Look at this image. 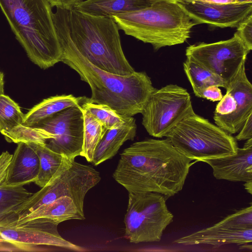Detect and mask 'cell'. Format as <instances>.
I'll return each instance as SVG.
<instances>
[{
    "instance_id": "cell-1",
    "label": "cell",
    "mask_w": 252,
    "mask_h": 252,
    "mask_svg": "<svg viewBox=\"0 0 252 252\" xmlns=\"http://www.w3.org/2000/svg\"><path fill=\"white\" fill-rule=\"evenodd\" d=\"M53 21L62 49L61 62L74 70L90 86L92 103L106 105L118 114L132 117L141 113L155 91L145 72L120 75L102 70L91 63L72 41L67 21V10L56 8Z\"/></svg>"
},
{
    "instance_id": "cell-2",
    "label": "cell",
    "mask_w": 252,
    "mask_h": 252,
    "mask_svg": "<svg viewBox=\"0 0 252 252\" xmlns=\"http://www.w3.org/2000/svg\"><path fill=\"white\" fill-rule=\"evenodd\" d=\"M192 160L167 138L148 139L122 152L113 177L128 192H156L169 197L182 189Z\"/></svg>"
},
{
    "instance_id": "cell-3",
    "label": "cell",
    "mask_w": 252,
    "mask_h": 252,
    "mask_svg": "<svg viewBox=\"0 0 252 252\" xmlns=\"http://www.w3.org/2000/svg\"><path fill=\"white\" fill-rule=\"evenodd\" d=\"M0 8L32 62L44 69L61 62L62 49L47 0H0Z\"/></svg>"
},
{
    "instance_id": "cell-4",
    "label": "cell",
    "mask_w": 252,
    "mask_h": 252,
    "mask_svg": "<svg viewBox=\"0 0 252 252\" xmlns=\"http://www.w3.org/2000/svg\"><path fill=\"white\" fill-rule=\"evenodd\" d=\"M70 38L77 50L96 67L126 75L135 71L122 47L119 29L110 17H99L74 9L67 10Z\"/></svg>"
},
{
    "instance_id": "cell-5",
    "label": "cell",
    "mask_w": 252,
    "mask_h": 252,
    "mask_svg": "<svg viewBox=\"0 0 252 252\" xmlns=\"http://www.w3.org/2000/svg\"><path fill=\"white\" fill-rule=\"evenodd\" d=\"M110 17L126 34L151 44L155 50L184 43L197 25L176 0H158L145 8Z\"/></svg>"
},
{
    "instance_id": "cell-6",
    "label": "cell",
    "mask_w": 252,
    "mask_h": 252,
    "mask_svg": "<svg viewBox=\"0 0 252 252\" xmlns=\"http://www.w3.org/2000/svg\"><path fill=\"white\" fill-rule=\"evenodd\" d=\"M165 137L180 153L197 161L232 155L239 148L231 134L194 111L179 123Z\"/></svg>"
},
{
    "instance_id": "cell-7",
    "label": "cell",
    "mask_w": 252,
    "mask_h": 252,
    "mask_svg": "<svg viewBox=\"0 0 252 252\" xmlns=\"http://www.w3.org/2000/svg\"><path fill=\"white\" fill-rule=\"evenodd\" d=\"M166 197L156 192H128L125 238L130 243L157 242L173 220Z\"/></svg>"
},
{
    "instance_id": "cell-8",
    "label": "cell",
    "mask_w": 252,
    "mask_h": 252,
    "mask_svg": "<svg viewBox=\"0 0 252 252\" xmlns=\"http://www.w3.org/2000/svg\"><path fill=\"white\" fill-rule=\"evenodd\" d=\"M101 180L100 173L92 166L75 160L71 166L51 184L46 186L27 199L15 210L18 218L32 212L39 206L57 199L71 198L83 214L84 201L87 192Z\"/></svg>"
},
{
    "instance_id": "cell-9",
    "label": "cell",
    "mask_w": 252,
    "mask_h": 252,
    "mask_svg": "<svg viewBox=\"0 0 252 252\" xmlns=\"http://www.w3.org/2000/svg\"><path fill=\"white\" fill-rule=\"evenodd\" d=\"M193 111L187 90L168 84L152 93L141 113L142 124L150 135L162 138Z\"/></svg>"
},
{
    "instance_id": "cell-10",
    "label": "cell",
    "mask_w": 252,
    "mask_h": 252,
    "mask_svg": "<svg viewBox=\"0 0 252 252\" xmlns=\"http://www.w3.org/2000/svg\"><path fill=\"white\" fill-rule=\"evenodd\" d=\"M58 225L46 218L23 221L18 220L14 213L0 218V234L14 243L22 252L44 251L40 246H53L75 251L85 250L63 238L58 230Z\"/></svg>"
},
{
    "instance_id": "cell-11",
    "label": "cell",
    "mask_w": 252,
    "mask_h": 252,
    "mask_svg": "<svg viewBox=\"0 0 252 252\" xmlns=\"http://www.w3.org/2000/svg\"><path fill=\"white\" fill-rule=\"evenodd\" d=\"M250 52L235 32L233 37L225 40L191 45L186 48V56L220 76L227 86Z\"/></svg>"
},
{
    "instance_id": "cell-12",
    "label": "cell",
    "mask_w": 252,
    "mask_h": 252,
    "mask_svg": "<svg viewBox=\"0 0 252 252\" xmlns=\"http://www.w3.org/2000/svg\"><path fill=\"white\" fill-rule=\"evenodd\" d=\"M52 134L46 146L52 151L75 159L81 156L83 145L84 115L80 105L63 109L33 126Z\"/></svg>"
},
{
    "instance_id": "cell-13",
    "label": "cell",
    "mask_w": 252,
    "mask_h": 252,
    "mask_svg": "<svg viewBox=\"0 0 252 252\" xmlns=\"http://www.w3.org/2000/svg\"><path fill=\"white\" fill-rule=\"evenodd\" d=\"M176 0L197 25L237 28L252 13V3L220 4Z\"/></svg>"
},
{
    "instance_id": "cell-14",
    "label": "cell",
    "mask_w": 252,
    "mask_h": 252,
    "mask_svg": "<svg viewBox=\"0 0 252 252\" xmlns=\"http://www.w3.org/2000/svg\"><path fill=\"white\" fill-rule=\"evenodd\" d=\"M245 62L225 89L236 101L235 110L225 115L214 113L213 117L216 125L231 135L240 131L252 113V85L246 73Z\"/></svg>"
},
{
    "instance_id": "cell-15",
    "label": "cell",
    "mask_w": 252,
    "mask_h": 252,
    "mask_svg": "<svg viewBox=\"0 0 252 252\" xmlns=\"http://www.w3.org/2000/svg\"><path fill=\"white\" fill-rule=\"evenodd\" d=\"M199 161L212 167L217 179L244 182L252 180V138L247 140L243 147L238 148L234 155Z\"/></svg>"
},
{
    "instance_id": "cell-16",
    "label": "cell",
    "mask_w": 252,
    "mask_h": 252,
    "mask_svg": "<svg viewBox=\"0 0 252 252\" xmlns=\"http://www.w3.org/2000/svg\"><path fill=\"white\" fill-rule=\"evenodd\" d=\"M18 144L4 180L8 186H24L33 183L39 171V158L34 149L28 143Z\"/></svg>"
},
{
    "instance_id": "cell-17",
    "label": "cell",
    "mask_w": 252,
    "mask_h": 252,
    "mask_svg": "<svg viewBox=\"0 0 252 252\" xmlns=\"http://www.w3.org/2000/svg\"><path fill=\"white\" fill-rule=\"evenodd\" d=\"M252 241V228L234 230L213 225L179 238L174 242L186 246L205 244L217 247L230 244L242 245Z\"/></svg>"
},
{
    "instance_id": "cell-18",
    "label": "cell",
    "mask_w": 252,
    "mask_h": 252,
    "mask_svg": "<svg viewBox=\"0 0 252 252\" xmlns=\"http://www.w3.org/2000/svg\"><path fill=\"white\" fill-rule=\"evenodd\" d=\"M28 144L34 149L39 158V171L33 183L40 188L51 184L69 168L75 160L52 151L46 144Z\"/></svg>"
},
{
    "instance_id": "cell-19",
    "label": "cell",
    "mask_w": 252,
    "mask_h": 252,
    "mask_svg": "<svg viewBox=\"0 0 252 252\" xmlns=\"http://www.w3.org/2000/svg\"><path fill=\"white\" fill-rule=\"evenodd\" d=\"M136 128L135 119L127 117L125 123L108 129L95 148L92 163L98 165L114 157L126 141L134 139Z\"/></svg>"
},
{
    "instance_id": "cell-20",
    "label": "cell",
    "mask_w": 252,
    "mask_h": 252,
    "mask_svg": "<svg viewBox=\"0 0 252 252\" xmlns=\"http://www.w3.org/2000/svg\"><path fill=\"white\" fill-rule=\"evenodd\" d=\"M158 0H83L73 9L99 17L133 11L145 8Z\"/></svg>"
},
{
    "instance_id": "cell-21",
    "label": "cell",
    "mask_w": 252,
    "mask_h": 252,
    "mask_svg": "<svg viewBox=\"0 0 252 252\" xmlns=\"http://www.w3.org/2000/svg\"><path fill=\"white\" fill-rule=\"evenodd\" d=\"M38 218L49 219L59 224L69 220H84L85 217L71 198L63 196L39 206L32 212L18 218V220L23 221Z\"/></svg>"
},
{
    "instance_id": "cell-22",
    "label": "cell",
    "mask_w": 252,
    "mask_h": 252,
    "mask_svg": "<svg viewBox=\"0 0 252 252\" xmlns=\"http://www.w3.org/2000/svg\"><path fill=\"white\" fill-rule=\"evenodd\" d=\"M83 96L72 94L58 95L43 99L25 115L22 125L35 126L59 112L70 107L80 105Z\"/></svg>"
},
{
    "instance_id": "cell-23",
    "label": "cell",
    "mask_w": 252,
    "mask_h": 252,
    "mask_svg": "<svg viewBox=\"0 0 252 252\" xmlns=\"http://www.w3.org/2000/svg\"><path fill=\"white\" fill-rule=\"evenodd\" d=\"M184 71L195 95L201 97L205 88L216 86L226 89L227 84L220 76L189 57L183 63Z\"/></svg>"
},
{
    "instance_id": "cell-24",
    "label": "cell",
    "mask_w": 252,
    "mask_h": 252,
    "mask_svg": "<svg viewBox=\"0 0 252 252\" xmlns=\"http://www.w3.org/2000/svg\"><path fill=\"white\" fill-rule=\"evenodd\" d=\"M84 115V135L83 150L81 156L92 162L95 148L107 130L86 110Z\"/></svg>"
},
{
    "instance_id": "cell-25",
    "label": "cell",
    "mask_w": 252,
    "mask_h": 252,
    "mask_svg": "<svg viewBox=\"0 0 252 252\" xmlns=\"http://www.w3.org/2000/svg\"><path fill=\"white\" fill-rule=\"evenodd\" d=\"M8 142L19 143H35L46 144L47 141L54 138L53 134L41 128L20 125L7 132L1 133Z\"/></svg>"
},
{
    "instance_id": "cell-26",
    "label": "cell",
    "mask_w": 252,
    "mask_h": 252,
    "mask_svg": "<svg viewBox=\"0 0 252 252\" xmlns=\"http://www.w3.org/2000/svg\"><path fill=\"white\" fill-rule=\"evenodd\" d=\"M80 106L87 110L107 130L123 124L127 118L118 114L106 105L90 102L85 96H83Z\"/></svg>"
},
{
    "instance_id": "cell-27",
    "label": "cell",
    "mask_w": 252,
    "mask_h": 252,
    "mask_svg": "<svg viewBox=\"0 0 252 252\" xmlns=\"http://www.w3.org/2000/svg\"><path fill=\"white\" fill-rule=\"evenodd\" d=\"M24 186L10 187L0 183V218L13 213L16 208L32 195Z\"/></svg>"
},
{
    "instance_id": "cell-28",
    "label": "cell",
    "mask_w": 252,
    "mask_h": 252,
    "mask_svg": "<svg viewBox=\"0 0 252 252\" xmlns=\"http://www.w3.org/2000/svg\"><path fill=\"white\" fill-rule=\"evenodd\" d=\"M25 115L18 104L4 94L0 95V132L22 125Z\"/></svg>"
},
{
    "instance_id": "cell-29",
    "label": "cell",
    "mask_w": 252,
    "mask_h": 252,
    "mask_svg": "<svg viewBox=\"0 0 252 252\" xmlns=\"http://www.w3.org/2000/svg\"><path fill=\"white\" fill-rule=\"evenodd\" d=\"M218 227L234 230L252 228V206L243 208L229 215L214 224Z\"/></svg>"
},
{
    "instance_id": "cell-30",
    "label": "cell",
    "mask_w": 252,
    "mask_h": 252,
    "mask_svg": "<svg viewBox=\"0 0 252 252\" xmlns=\"http://www.w3.org/2000/svg\"><path fill=\"white\" fill-rule=\"evenodd\" d=\"M236 33L246 48L252 49V13L247 17L237 27Z\"/></svg>"
},
{
    "instance_id": "cell-31",
    "label": "cell",
    "mask_w": 252,
    "mask_h": 252,
    "mask_svg": "<svg viewBox=\"0 0 252 252\" xmlns=\"http://www.w3.org/2000/svg\"><path fill=\"white\" fill-rule=\"evenodd\" d=\"M236 108V102L233 96L228 92L219 101L214 113L221 115L229 114Z\"/></svg>"
},
{
    "instance_id": "cell-32",
    "label": "cell",
    "mask_w": 252,
    "mask_h": 252,
    "mask_svg": "<svg viewBox=\"0 0 252 252\" xmlns=\"http://www.w3.org/2000/svg\"><path fill=\"white\" fill-rule=\"evenodd\" d=\"M235 138L237 141L247 140L252 138V113L245 121Z\"/></svg>"
},
{
    "instance_id": "cell-33",
    "label": "cell",
    "mask_w": 252,
    "mask_h": 252,
    "mask_svg": "<svg viewBox=\"0 0 252 252\" xmlns=\"http://www.w3.org/2000/svg\"><path fill=\"white\" fill-rule=\"evenodd\" d=\"M223 95L220 87L216 86H211L205 88L202 91L201 98H206L212 101L220 100Z\"/></svg>"
},
{
    "instance_id": "cell-34",
    "label": "cell",
    "mask_w": 252,
    "mask_h": 252,
    "mask_svg": "<svg viewBox=\"0 0 252 252\" xmlns=\"http://www.w3.org/2000/svg\"><path fill=\"white\" fill-rule=\"evenodd\" d=\"M12 155L7 151L2 152L0 155V183L5 180Z\"/></svg>"
},
{
    "instance_id": "cell-35",
    "label": "cell",
    "mask_w": 252,
    "mask_h": 252,
    "mask_svg": "<svg viewBox=\"0 0 252 252\" xmlns=\"http://www.w3.org/2000/svg\"><path fill=\"white\" fill-rule=\"evenodd\" d=\"M53 8H60L63 9L71 10L80 1L83 0H47Z\"/></svg>"
},
{
    "instance_id": "cell-36",
    "label": "cell",
    "mask_w": 252,
    "mask_h": 252,
    "mask_svg": "<svg viewBox=\"0 0 252 252\" xmlns=\"http://www.w3.org/2000/svg\"><path fill=\"white\" fill-rule=\"evenodd\" d=\"M0 252H13L22 251L14 243L3 238L0 234Z\"/></svg>"
},
{
    "instance_id": "cell-37",
    "label": "cell",
    "mask_w": 252,
    "mask_h": 252,
    "mask_svg": "<svg viewBox=\"0 0 252 252\" xmlns=\"http://www.w3.org/2000/svg\"><path fill=\"white\" fill-rule=\"evenodd\" d=\"M186 1H200L207 3H220V4H226V3H236L235 0H179Z\"/></svg>"
},
{
    "instance_id": "cell-38",
    "label": "cell",
    "mask_w": 252,
    "mask_h": 252,
    "mask_svg": "<svg viewBox=\"0 0 252 252\" xmlns=\"http://www.w3.org/2000/svg\"><path fill=\"white\" fill-rule=\"evenodd\" d=\"M4 74L0 71V95L4 94Z\"/></svg>"
},
{
    "instance_id": "cell-39",
    "label": "cell",
    "mask_w": 252,
    "mask_h": 252,
    "mask_svg": "<svg viewBox=\"0 0 252 252\" xmlns=\"http://www.w3.org/2000/svg\"><path fill=\"white\" fill-rule=\"evenodd\" d=\"M245 189L250 194L252 193V180L245 182L244 185Z\"/></svg>"
},
{
    "instance_id": "cell-40",
    "label": "cell",
    "mask_w": 252,
    "mask_h": 252,
    "mask_svg": "<svg viewBox=\"0 0 252 252\" xmlns=\"http://www.w3.org/2000/svg\"><path fill=\"white\" fill-rule=\"evenodd\" d=\"M236 3H252V0H235Z\"/></svg>"
}]
</instances>
